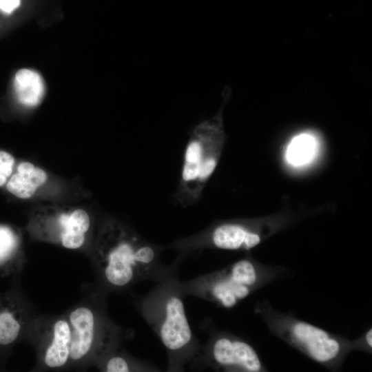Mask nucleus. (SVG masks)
Instances as JSON below:
<instances>
[{"instance_id":"1","label":"nucleus","mask_w":372,"mask_h":372,"mask_svg":"<svg viewBox=\"0 0 372 372\" xmlns=\"http://www.w3.org/2000/svg\"><path fill=\"white\" fill-rule=\"evenodd\" d=\"M140 303L144 319L166 349L167 371H182L196 365L201 347L189 323L183 298L185 293L176 274L157 282Z\"/></svg>"},{"instance_id":"2","label":"nucleus","mask_w":372,"mask_h":372,"mask_svg":"<svg viewBox=\"0 0 372 372\" xmlns=\"http://www.w3.org/2000/svg\"><path fill=\"white\" fill-rule=\"evenodd\" d=\"M222 95V105L216 114L199 122L190 132L175 193V200L183 207L199 200L221 156L226 141L223 110L231 98V89L226 86Z\"/></svg>"},{"instance_id":"3","label":"nucleus","mask_w":372,"mask_h":372,"mask_svg":"<svg viewBox=\"0 0 372 372\" xmlns=\"http://www.w3.org/2000/svg\"><path fill=\"white\" fill-rule=\"evenodd\" d=\"M290 276L284 267L266 265L247 256L221 269L180 281V286L185 296L231 309L260 288Z\"/></svg>"},{"instance_id":"4","label":"nucleus","mask_w":372,"mask_h":372,"mask_svg":"<svg viewBox=\"0 0 372 372\" xmlns=\"http://www.w3.org/2000/svg\"><path fill=\"white\" fill-rule=\"evenodd\" d=\"M254 313L272 335L327 369H340L347 355L354 351L353 340L278 311L267 300L258 302Z\"/></svg>"},{"instance_id":"5","label":"nucleus","mask_w":372,"mask_h":372,"mask_svg":"<svg viewBox=\"0 0 372 372\" xmlns=\"http://www.w3.org/2000/svg\"><path fill=\"white\" fill-rule=\"evenodd\" d=\"M164 247L136 234L123 232L104 251L101 266L107 282L123 287L143 280L161 281L176 274L180 258L172 265L161 261Z\"/></svg>"},{"instance_id":"6","label":"nucleus","mask_w":372,"mask_h":372,"mask_svg":"<svg viewBox=\"0 0 372 372\" xmlns=\"http://www.w3.org/2000/svg\"><path fill=\"white\" fill-rule=\"evenodd\" d=\"M276 227L257 220H231L215 223L189 236L178 238L169 245L180 258L205 249L249 251L257 247Z\"/></svg>"},{"instance_id":"7","label":"nucleus","mask_w":372,"mask_h":372,"mask_svg":"<svg viewBox=\"0 0 372 372\" xmlns=\"http://www.w3.org/2000/svg\"><path fill=\"white\" fill-rule=\"evenodd\" d=\"M197 364H204L220 371H269L250 343L231 333L220 331L213 332L204 347H201Z\"/></svg>"},{"instance_id":"8","label":"nucleus","mask_w":372,"mask_h":372,"mask_svg":"<svg viewBox=\"0 0 372 372\" xmlns=\"http://www.w3.org/2000/svg\"><path fill=\"white\" fill-rule=\"evenodd\" d=\"M72 327L70 345V358L77 360L85 356L90 350L95 330V319L92 311L80 307L70 315Z\"/></svg>"},{"instance_id":"9","label":"nucleus","mask_w":372,"mask_h":372,"mask_svg":"<svg viewBox=\"0 0 372 372\" xmlns=\"http://www.w3.org/2000/svg\"><path fill=\"white\" fill-rule=\"evenodd\" d=\"M46 173L32 163L23 162L17 167V172L9 180L8 190L16 196L26 199L30 198L37 188L47 180Z\"/></svg>"},{"instance_id":"10","label":"nucleus","mask_w":372,"mask_h":372,"mask_svg":"<svg viewBox=\"0 0 372 372\" xmlns=\"http://www.w3.org/2000/svg\"><path fill=\"white\" fill-rule=\"evenodd\" d=\"M14 87L19 101L27 106L39 105L45 92L41 75L28 69H21L16 73Z\"/></svg>"},{"instance_id":"11","label":"nucleus","mask_w":372,"mask_h":372,"mask_svg":"<svg viewBox=\"0 0 372 372\" xmlns=\"http://www.w3.org/2000/svg\"><path fill=\"white\" fill-rule=\"evenodd\" d=\"M60 223L63 227L61 235V243L68 249H77L85 240V233L90 225V217L83 209H76L70 215L63 214Z\"/></svg>"},{"instance_id":"12","label":"nucleus","mask_w":372,"mask_h":372,"mask_svg":"<svg viewBox=\"0 0 372 372\" xmlns=\"http://www.w3.org/2000/svg\"><path fill=\"white\" fill-rule=\"evenodd\" d=\"M71 329L68 323L60 320L54 324V338L45 355V362L51 368L65 364L70 357Z\"/></svg>"},{"instance_id":"13","label":"nucleus","mask_w":372,"mask_h":372,"mask_svg":"<svg viewBox=\"0 0 372 372\" xmlns=\"http://www.w3.org/2000/svg\"><path fill=\"white\" fill-rule=\"evenodd\" d=\"M318 141L309 132L295 136L289 143L286 150L287 162L294 166L307 165L311 161L317 151Z\"/></svg>"},{"instance_id":"14","label":"nucleus","mask_w":372,"mask_h":372,"mask_svg":"<svg viewBox=\"0 0 372 372\" xmlns=\"http://www.w3.org/2000/svg\"><path fill=\"white\" fill-rule=\"evenodd\" d=\"M19 331L20 324L11 313H0V344L6 345L14 342Z\"/></svg>"},{"instance_id":"15","label":"nucleus","mask_w":372,"mask_h":372,"mask_svg":"<svg viewBox=\"0 0 372 372\" xmlns=\"http://www.w3.org/2000/svg\"><path fill=\"white\" fill-rule=\"evenodd\" d=\"M14 158L10 154L0 151V187L3 185L12 172Z\"/></svg>"},{"instance_id":"16","label":"nucleus","mask_w":372,"mask_h":372,"mask_svg":"<svg viewBox=\"0 0 372 372\" xmlns=\"http://www.w3.org/2000/svg\"><path fill=\"white\" fill-rule=\"evenodd\" d=\"M132 370L131 364L121 356L111 357L105 364V371L107 372H128Z\"/></svg>"},{"instance_id":"17","label":"nucleus","mask_w":372,"mask_h":372,"mask_svg":"<svg viewBox=\"0 0 372 372\" xmlns=\"http://www.w3.org/2000/svg\"><path fill=\"white\" fill-rule=\"evenodd\" d=\"M354 351L372 353V329L369 328L358 338L353 339Z\"/></svg>"},{"instance_id":"18","label":"nucleus","mask_w":372,"mask_h":372,"mask_svg":"<svg viewBox=\"0 0 372 372\" xmlns=\"http://www.w3.org/2000/svg\"><path fill=\"white\" fill-rule=\"evenodd\" d=\"M20 3V0H0V9L6 13H11Z\"/></svg>"},{"instance_id":"19","label":"nucleus","mask_w":372,"mask_h":372,"mask_svg":"<svg viewBox=\"0 0 372 372\" xmlns=\"http://www.w3.org/2000/svg\"><path fill=\"white\" fill-rule=\"evenodd\" d=\"M10 236L7 231L0 230V255L6 252L10 245Z\"/></svg>"}]
</instances>
